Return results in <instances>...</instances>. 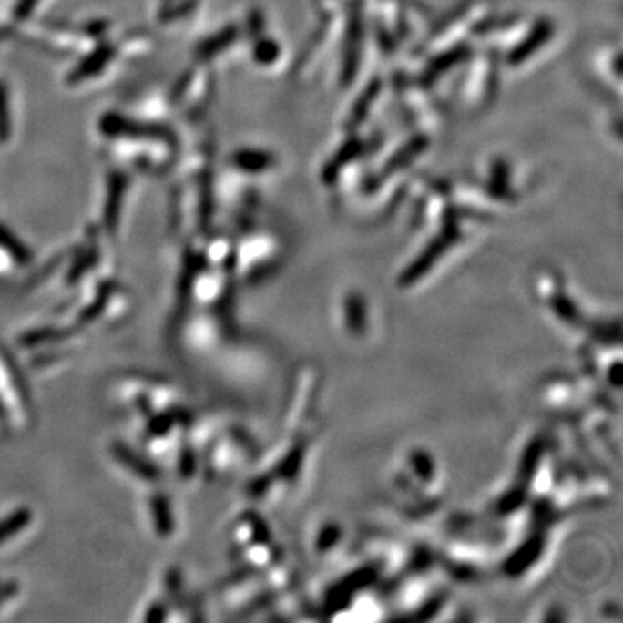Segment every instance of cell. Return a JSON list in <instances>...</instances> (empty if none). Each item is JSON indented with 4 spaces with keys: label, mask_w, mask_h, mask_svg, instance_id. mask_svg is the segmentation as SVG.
<instances>
[{
    "label": "cell",
    "mask_w": 623,
    "mask_h": 623,
    "mask_svg": "<svg viewBox=\"0 0 623 623\" xmlns=\"http://www.w3.org/2000/svg\"><path fill=\"white\" fill-rule=\"evenodd\" d=\"M113 454L115 459L120 463L121 466L127 467L132 475L138 476L140 480L146 482H156L159 478V471L155 465H151L149 461L142 459L132 449H128L127 445H113Z\"/></svg>",
    "instance_id": "6da1fadb"
},
{
    "label": "cell",
    "mask_w": 623,
    "mask_h": 623,
    "mask_svg": "<svg viewBox=\"0 0 623 623\" xmlns=\"http://www.w3.org/2000/svg\"><path fill=\"white\" fill-rule=\"evenodd\" d=\"M342 315L346 329L357 336L365 332L369 326V315H367V301L359 294H348L342 305Z\"/></svg>",
    "instance_id": "7a4b0ae2"
},
{
    "label": "cell",
    "mask_w": 623,
    "mask_h": 623,
    "mask_svg": "<svg viewBox=\"0 0 623 623\" xmlns=\"http://www.w3.org/2000/svg\"><path fill=\"white\" fill-rule=\"evenodd\" d=\"M34 515L30 509H17L13 515L0 519V546L9 542V538L19 536L26 526H30Z\"/></svg>",
    "instance_id": "3957f363"
},
{
    "label": "cell",
    "mask_w": 623,
    "mask_h": 623,
    "mask_svg": "<svg viewBox=\"0 0 623 623\" xmlns=\"http://www.w3.org/2000/svg\"><path fill=\"white\" fill-rule=\"evenodd\" d=\"M151 515H153V521H155L156 532L158 536H170L173 534V516L172 509H170V502L167 501V497L163 495H155L151 499Z\"/></svg>",
    "instance_id": "277c9868"
},
{
    "label": "cell",
    "mask_w": 623,
    "mask_h": 623,
    "mask_svg": "<svg viewBox=\"0 0 623 623\" xmlns=\"http://www.w3.org/2000/svg\"><path fill=\"white\" fill-rule=\"evenodd\" d=\"M179 473L190 476L196 473V454L190 449L182 450V457L179 461Z\"/></svg>",
    "instance_id": "5b68a950"
},
{
    "label": "cell",
    "mask_w": 623,
    "mask_h": 623,
    "mask_svg": "<svg viewBox=\"0 0 623 623\" xmlns=\"http://www.w3.org/2000/svg\"><path fill=\"white\" fill-rule=\"evenodd\" d=\"M146 620L148 622H158V620H165V609L159 605H153L149 609H148V615H146Z\"/></svg>",
    "instance_id": "8992f818"
}]
</instances>
